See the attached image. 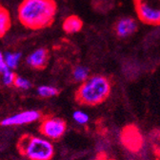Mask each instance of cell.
I'll return each instance as SVG.
<instances>
[{
  "label": "cell",
  "instance_id": "obj_20",
  "mask_svg": "<svg viewBox=\"0 0 160 160\" xmlns=\"http://www.w3.org/2000/svg\"><path fill=\"white\" fill-rule=\"evenodd\" d=\"M98 160H107V159H106V158H105V159H102L101 157H99V156H98Z\"/></svg>",
  "mask_w": 160,
  "mask_h": 160
},
{
  "label": "cell",
  "instance_id": "obj_4",
  "mask_svg": "<svg viewBox=\"0 0 160 160\" xmlns=\"http://www.w3.org/2000/svg\"><path fill=\"white\" fill-rule=\"evenodd\" d=\"M138 19L151 26L160 25V0H133Z\"/></svg>",
  "mask_w": 160,
  "mask_h": 160
},
{
  "label": "cell",
  "instance_id": "obj_2",
  "mask_svg": "<svg viewBox=\"0 0 160 160\" xmlns=\"http://www.w3.org/2000/svg\"><path fill=\"white\" fill-rule=\"evenodd\" d=\"M112 91L110 79L104 75L95 74L89 77L78 88L76 101L85 106H96L104 102Z\"/></svg>",
  "mask_w": 160,
  "mask_h": 160
},
{
  "label": "cell",
  "instance_id": "obj_3",
  "mask_svg": "<svg viewBox=\"0 0 160 160\" xmlns=\"http://www.w3.org/2000/svg\"><path fill=\"white\" fill-rule=\"evenodd\" d=\"M17 149L30 160H51L54 148L51 140L33 135H24L20 138Z\"/></svg>",
  "mask_w": 160,
  "mask_h": 160
},
{
  "label": "cell",
  "instance_id": "obj_19",
  "mask_svg": "<svg viewBox=\"0 0 160 160\" xmlns=\"http://www.w3.org/2000/svg\"><path fill=\"white\" fill-rule=\"evenodd\" d=\"M8 70H10L5 62V57H4V54L0 52V73H3L5 72H7Z\"/></svg>",
  "mask_w": 160,
  "mask_h": 160
},
{
  "label": "cell",
  "instance_id": "obj_14",
  "mask_svg": "<svg viewBox=\"0 0 160 160\" xmlns=\"http://www.w3.org/2000/svg\"><path fill=\"white\" fill-rule=\"evenodd\" d=\"M5 62L10 70L17 68L20 59H21V53L20 52H6L4 54Z\"/></svg>",
  "mask_w": 160,
  "mask_h": 160
},
{
  "label": "cell",
  "instance_id": "obj_13",
  "mask_svg": "<svg viewBox=\"0 0 160 160\" xmlns=\"http://www.w3.org/2000/svg\"><path fill=\"white\" fill-rule=\"evenodd\" d=\"M90 71L87 67L84 66H77L73 69L72 77L77 82H84L89 78Z\"/></svg>",
  "mask_w": 160,
  "mask_h": 160
},
{
  "label": "cell",
  "instance_id": "obj_17",
  "mask_svg": "<svg viewBox=\"0 0 160 160\" xmlns=\"http://www.w3.org/2000/svg\"><path fill=\"white\" fill-rule=\"evenodd\" d=\"M13 85L18 88V89H21V90H28L31 87V82L29 81L28 79L21 77V76H15V80H14V83Z\"/></svg>",
  "mask_w": 160,
  "mask_h": 160
},
{
  "label": "cell",
  "instance_id": "obj_18",
  "mask_svg": "<svg viewBox=\"0 0 160 160\" xmlns=\"http://www.w3.org/2000/svg\"><path fill=\"white\" fill-rule=\"evenodd\" d=\"M15 74L12 72V70H8L7 72L2 73V83L6 86L13 85L15 80Z\"/></svg>",
  "mask_w": 160,
  "mask_h": 160
},
{
  "label": "cell",
  "instance_id": "obj_9",
  "mask_svg": "<svg viewBox=\"0 0 160 160\" xmlns=\"http://www.w3.org/2000/svg\"><path fill=\"white\" fill-rule=\"evenodd\" d=\"M27 64L33 69H43L48 62V51L39 48L30 53L26 59Z\"/></svg>",
  "mask_w": 160,
  "mask_h": 160
},
{
  "label": "cell",
  "instance_id": "obj_8",
  "mask_svg": "<svg viewBox=\"0 0 160 160\" xmlns=\"http://www.w3.org/2000/svg\"><path fill=\"white\" fill-rule=\"evenodd\" d=\"M138 29V24L132 17H122L118 19L114 25V32L120 38L132 35Z\"/></svg>",
  "mask_w": 160,
  "mask_h": 160
},
{
  "label": "cell",
  "instance_id": "obj_15",
  "mask_svg": "<svg viewBox=\"0 0 160 160\" xmlns=\"http://www.w3.org/2000/svg\"><path fill=\"white\" fill-rule=\"evenodd\" d=\"M37 93L40 97L43 98H49V97H53L59 93L58 89L52 86H40L37 89Z\"/></svg>",
  "mask_w": 160,
  "mask_h": 160
},
{
  "label": "cell",
  "instance_id": "obj_7",
  "mask_svg": "<svg viewBox=\"0 0 160 160\" xmlns=\"http://www.w3.org/2000/svg\"><path fill=\"white\" fill-rule=\"evenodd\" d=\"M40 117H41V113L37 111H24L3 119L1 121V125L5 127L25 125L37 121L40 119Z\"/></svg>",
  "mask_w": 160,
  "mask_h": 160
},
{
  "label": "cell",
  "instance_id": "obj_11",
  "mask_svg": "<svg viewBox=\"0 0 160 160\" xmlns=\"http://www.w3.org/2000/svg\"><path fill=\"white\" fill-rule=\"evenodd\" d=\"M11 24L12 20L9 11L3 6H0V38L7 33L11 28Z\"/></svg>",
  "mask_w": 160,
  "mask_h": 160
},
{
  "label": "cell",
  "instance_id": "obj_10",
  "mask_svg": "<svg viewBox=\"0 0 160 160\" xmlns=\"http://www.w3.org/2000/svg\"><path fill=\"white\" fill-rule=\"evenodd\" d=\"M62 28L66 33H69V34L76 33L82 30L83 21L76 15H71V16H68L64 20Z\"/></svg>",
  "mask_w": 160,
  "mask_h": 160
},
{
  "label": "cell",
  "instance_id": "obj_6",
  "mask_svg": "<svg viewBox=\"0 0 160 160\" xmlns=\"http://www.w3.org/2000/svg\"><path fill=\"white\" fill-rule=\"evenodd\" d=\"M67 130L66 122L61 118L47 117L42 120L39 127L41 134L49 140H57L61 138Z\"/></svg>",
  "mask_w": 160,
  "mask_h": 160
},
{
  "label": "cell",
  "instance_id": "obj_5",
  "mask_svg": "<svg viewBox=\"0 0 160 160\" xmlns=\"http://www.w3.org/2000/svg\"><path fill=\"white\" fill-rule=\"evenodd\" d=\"M120 140L122 145L132 152H139L144 145L143 135L134 125H127L122 129L120 133Z\"/></svg>",
  "mask_w": 160,
  "mask_h": 160
},
{
  "label": "cell",
  "instance_id": "obj_1",
  "mask_svg": "<svg viewBox=\"0 0 160 160\" xmlns=\"http://www.w3.org/2000/svg\"><path fill=\"white\" fill-rule=\"evenodd\" d=\"M56 11L54 0H23L17 14L23 26L31 30H40L52 24Z\"/></svg>",
  "mask_w": 160,
  "mask_h": 160
},
{
  "label": "cell",
  "instance_id": "obj_16",
  "mask_svg": "<svg viewBox=\"0 0 160 160\" xmlns=\"http://www.w3.org/2000/svg\"><path fill=\"white\" fill-rule=\"evenodd\" d=\"M72 118L76 123L80 125H84L89 121V115L82 111H75L72 114Z\"/></svg>",
  "mask_w": 160,
  "mask_h": 160
},
{
  "label": "cell",
  "instance_id": "obj_12",
  "mask_svg": "<svg viewBox=\"0 0 160 160\" xmlns=\"http://www.w3.org/2000/svg\"><path fill=\"white\" fill-rule=\"evenodd\" d=\"M150 142L154 155L160 159V130L155 129L150 133Z\"/></svg>",
  "mask_w": 160,
  "mask_h": 160
}]
</instances>
